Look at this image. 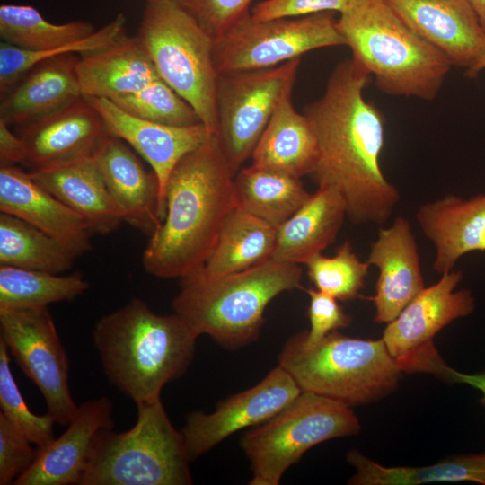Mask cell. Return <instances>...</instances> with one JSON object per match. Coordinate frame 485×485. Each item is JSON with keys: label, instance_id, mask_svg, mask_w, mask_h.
Wrapping results in <instances>:
<instances>
[{"label": "cell", "instance_id": "cell-20", "mask_svg": "<svg viewBox=\"0 0 485 485\" xmlns=\"http://www.w3.org/2000/svg\"><path fill=\"white\" fill-rule=\"evenodd\" d=\"M0 210L44 231L76 257L93 248L84 220L17 165L0 167Z\"/></svg>", "mask_w": 485, "mask_h": 485}, {"label": "cell", "instance_id": "cell-21", "mask_svg": "<svg viewBox=\"0 0 485 485\" xmlns=\"http://www.w3.org/2000/svg\"><path fill=\"white\" fill-rule=\"evenodd\" d=\"M93 158L124 223L152 236L162 223L159 184L154 173L145 169L126 142L110 134Z\"/></svg>", "mask_w": 485, "mask_h": 485}, {"label": "cell", "instance_id": "cell-45", "mask_svg": "<svg viewBox=\"0 0 485 485\" xmlns=\"http://www.w3.org/2000/svg\"><path fill=\"white\" fill-rule=\"evenodd\" d=\"M483 69H485V53L472 67L465 71V75L473 78Z\"/></svg>", "mask_w": 485, "mask_h": 485}, {"label": "cell", "instance_id": "cell-25", "mask_svg": "<svg viewBox=\"0 0 485 485\" xmlns=\"http://www.w3.org/2000/svg\"><path fill=\"white\" fill-rule=\"evenodd\" d=\"M30 173L78 215L93 234L107 235L124 223L93 156Z\"/></svg>", "mask_w": 485, "mask_h": 485}, {"label": "cell", "instance_id": "cell-22", "mask_svg": "<svg viewBox=\"0 0 485 485\" xmlns=\"http://www.w3.org/2000/svg\"><path fill=\"white\" fill-rule=\"evenodd\" d=\"M435 247L433 269L441 275L472 251H485V193L469 198L447 194L421 205L415 215Z\"/></svg>", "mask_w": 485, "mask_h": 485}, {"label": "cell", "instance_id": "cell-13", "mask_svg": "<svg viewBox=\"0 0 485 485\" xmlns=\"http://www.w3.org/2000/svg\"><path fill=\"white\" fill-rule=\"evenodd\" d=\"M463 277V272L454 269L442 274L436 283L425 287L387 323L382 340L403 372L437 375L445 365L433 346V338L475 309L471 290L455 289Z\"/></svg>", "mask_w": 485, "mask_h": 485}, {"label": "cell", "instance_id": "cell-15", "mask_svg": "<svg viewBox=\"0 0 485 485\" xmlns=\"http://www.w3.org/2000/svg\"><path fill=\"white\" fill-rule=\"evenodd\" d=\"M30 172L93 156L109 135L105 124L81 96L59 110L16 128Z\"/></svg>", "mask_w": 485, "mask_h": 485}, {"label": "cell", "instance_id": "cell-31", "mask_svg": "<svg viewBox=\"0 0 485 485\" xmlns=\"http://www.w3.org/2000/svg\"><path fill=\"white\" fill-rule=\"evenodd\" d=\"M77 257L57 239L13 215L0 214V265L60 274Z\"/></svg>", "mask_w": 485, "mask_h": 485}, {"label": "cell", "instance_id": "cell-11", "mask_svg": "<svg viewBox=\"0 0 485 485\" xmlns=\"http://www.w3.org/2000/svg\"><path fill=\"white\" fill-rule=\"evenodd\" d=\"M301 57L269 68L219 75L216 138L235 174L253 150L286 93L293 89Z\"/></svg>", "mask_w": 485, "mask_h": 485}, {"label": "cell", "instance_id": "cell-39", "mask_svg": "<svg viewBox=\"0 0 485 485\" xmlns=\"http://www.w3.org/2000/svg\"><path fill=\"white\" fill-rule=\"evenodd\" d=\"M209 34L220 37L248 13L251 0H177Z\"/></svg>", "mask_w": 485, "mask_h": 485}, {"label": "cell", "instance_id": "cell-36", "mask_svg": "<svg viewBox=\"0 0 485 485\" xmlns=\"http://www.w3.org/2000/svg\"><path fill=\"white\" fill-rule=\"evenodd\" d=\"M112 101L127 113L154 122L172 126L201 122L194 109L162 78Z\"/></svg>", "mask_w": 485, "mask_h": 485}, {"label": "cell", "instance_id": "cell-6", "mask_svg": "<svg viewBox=\"0 0 485 485\" xmlns=\"http://www.w3.org/2000/svg\"><path fill=\"white\" fill-rule=\"evenodd\" d=\"M278 365L302 392L316 393L349 407L380 400L399 384L402 369L380 340H364L332 331L313 345L299 333L278 355Z\"/></svg>", "mask_w": 485, "mask_h": 485}, {"label": "cell", "instance_id": "cell-34", "mask_svg": "<svg viewBox=\"0 0 485 485\" xmlns=\"http://www.w3.org/2000/svg\"><path fill=\"white\" fill-rule=\"evenodd\" d=\"M127 18L119 13L84 39L50 51L24 49L4 41L0 44V94L5 93L37 64L61 55L92 52L106 47L125 32Z\"/></svg>", "mask_w": 485, "mask_h": 485}, {"label": "cell", "instance_id": "cell-41", "mask_svg": "<svg viewBox=\"0 0 485 485\" xmlns=\"http://www.w3.org/2000/svg\"><path fill=\"white\" fill-rule=\"evenodd\" d=\"M354 0H264L256 4L251 17L266 21L284 17H300L324 12H345Z\"/></svg>", "mask_w": 485, "mask_h": 485}, {"label": "cell", "instance_id": "cell-17", "mask_svg": "<svg viewBox=\"0 0 485 485\" xmlns=\"http://www.w3.org/2000/svg\"><path fill=\"white\" fill-rule=\"evenodd\" d=\"M84 98L99 113L109 134L122 139L150 164L159 184L163 221L165 188L172 170L184 155L212 135L201 122L190 126L162 124L132 116L109 99Z\"/></svg>", "mask_w": 485, "mask_h": 485}, {"label": "cell", "instance_id": "cell-30", "mask_svg": "<svg viewBox=\"0 0 485 485\" xmlns=\"http://www.w3.org/2000/svg\"><path fill=\"white\" fill-rule=\"evenodd\" d=\"M348 463L355 473L351 485H417L429 482L472 481L485 485V453L455 456L428 466L386 467L352 449Z\"/></svg>", "mask_w": 485, "mask_h": 485}, {"label": "cell", "instance_id": "cell-5", "mask_svg": "<svg viewBox=\"0 0 485 485\" xmlns=\"http://www.w3.org/2000/svg\"><path fill=\"white\" fill-rule=\"evenodd\" d=\"M298 264L269 259L240 272L201 279L181 280L173 312L200 336L235 348L255 341L268 304L286 291L303 288Z\"/></svg>", "mask_w": 485, "mask_h": 485}, {"label": "cell", "instance_id": "cell-10", "mask_svg": "<svg viewBox=\"0 0 485 485\" xmlns=\"http://www.w3.org/2000/svg\"><path fill=\"white\" fill-rule=\"evenodd\" d=\"M346 46L334 12L257 21L251 12L214 40L218 75L265 69L322 48Z\"/></svg>", "mask_w": 485, "mask_h": 485}, {"label": "cell", "instance_id": "cell-1", "mask_svg": "<svg viewBox=\"0 0 485 485\" xmlns=\"http://www.w3.org/2000/svg\"><path fill=\"white\" fill-rule=\"evenodd\" d=\"M370 80L371 75L352 58L343 60L330 75L322 97L303 110L318 145L310 176L318 187L340 191L347 217L356 225L385 223L400 200L381 168L385 121L364 97Z\"/></svg>", "mask_w": 485, "mask_h": 485}, {"label": "cell", "instance_id": "cell-28", "mask_svg": "<svg viewBox=\"0 0 485 485\" xmlns=\"http://www.w3.org/2000/svg\"><path fill=\"white\" fill-rule=\"evenodd\" d=\"M276 239V227L235 207L203 268L190 278L213 279L260 264L272 258Z\"/></svg>", "mask_w": 485, "mask_h": 485}, {"label": "cell", "instance_id": "cell-26", "mask_svg": "<svg viewBox=\"0 0 485 485\" xmlns=\"http://www.w3.org/2000/svg\"><path fill=\"white\" fill-rule=\"evenodd\" d=\"M347 216L345 200L333 187L320 186L308 200L277 228L272 259L304 264L334 242Z\"/></svg>", "mask_w": 485, "mask_h": 485}, {"label": "cell", "instance_id": "cell-19", "mask_svg": "<svg viewBox=\"0 0 485 485\" xmlns=\"http://www.w3.org/2000/svg\"><path fill=\"white\" fill-rule=\"evenodd\" d=\"M367 262L378 269L374 321L388 323L425 287L418 244L410 222L398 216L381 227L371 243Z\"/></svg>", "mask_w": 485, "mask_h": 485}, {"label": "cell", "instance_id": "cell-12", "mask_svg": "<svg viewBox=\"0 0 485 485\" xmlns=\"http://www.w3.org/2000/svg\"><path fill=\"white\" fill-rule=\"evenodd\" d=\"M0 339L42 394L47 413L67 426L77 406L69 386V361L48 306L0 309Z\"/></svg>", "mask_w": 485, "mask_h": 485}, {"label": "cell", "instance_id": "cell-4", "mask_svg": "<svg viewBox=\"0 0 485 485\" xmlns=\"http://www.w3.org/2000/svg\"><path fill=\"white\" fill-rule=\"evenodd\" d=\"M337 26L351 58L374 75L379 91L425 101L437 97L452 63L410 30L385 0H354Z\"/></svg>", "mask_w": 485, "mask_h": 485}, {"label": "cell", "instance_id": "cell-16", "mask_svg": "<svg viewBox=\"0 0 485 485\" xmlns=\"http://www.w3.org/2000/svg\"><path fill=\"white\" fill-rule=\"evenodd\" d=\"M113 428V405L101 396L77 409L66 430L37 457L13 485H80L103 435Z\"/></svg>", "mask_w": 485, "mask_h": 485}, {"label": "cell", "instance_id": "cell-7", "mask_svg": "<svg viewBox=\"0 0 485 485\" xmlns=\"http://www.w3.org/2000/svg\"><path fill=\"white\" fill-rule=\"evenodd\" d=\"M137 36L160 77L215 135L219 75L213 59V38L177 0L146 2Z\"/></svg>", "mask_w": 485, "mask_h": 485}, {"label": "cell", "instance_id": "cell-27", "mask_svg": "<svg viewBox=\"0 0 485 485\" xmlns=\"http://www.w3.org/2000/svg\"><path fill=\"white\" fill-rule=\"evenodd\" d=\"M287 91L269 119L251 155L252 165L295 177L310 175L318 158L313 128L295 109Z\"/></svg>", "mask_w": 485, "mask_h": 485}, {"label": "cell", "instance_id": "cell-46", "mask_svg": "<svg viewBox=\"0 0 485 485\" xmlns=\"http://www.w3.org/2000/svg\"><path fill=\"white\" fill-rule=\"evenodd\" d=\"M154 1H160V0H146V2H154Z\"/></svg>", "mask_w": 485, "mask_h": 485}, {"label": "cell", "instance_id": "cell-23", "mask_svg": "<svg viewBox=\"0 0 485 485\" xmlns=\"http://www.w3.org/2000/svg\"><path fill=\"white\" fill-rule=\"evenodd\" d=\"M68 53L46 59L0 94V119L15 128L50 114L82 96L76 66Z\"/></svg>", "mask_w": 485, "mask_h": 485}, {"label": "cell", "instance_id": "cell-24", "mask_svg": "<svg viewBox=\"0 0 485 485\" xmlns=\"http://www.w3.org/2000/svg\"><path fill=\"white\" fill-rule=\"evenodd\" d=\"M76 72L82 96L110 101L161 78L138 37L125 32L106 47L80 55Z\"/></svg>", "mask_w": 485, "mask_h": 485}, {"label": "cell", "instance_id": "cell-9", "mask_svg": "<svg viewBox=\"0 0 485 485\" xmlns=\"http://www.w3.org/2000/svg\"><path fill=\"white\" fill-rule=\"evenodd\" d=\"M360 431L351 407L316 393H301L267 421L251 428L241 447L251 469L250 485H278L287 470L310 448Z\"/></svg>", "mask_w": 485, "mask_h": 485}, {"label": "cell", "instance_id": "cell-37", "mask_svg": "<svg viewBox=\"0 0 485 485\" xmlns=\"http://www.w3.org/2000/svg\"><path fill=\"white\" fill-rule=\"evenodd\" d=\"M6 344L0 339V407L2 413L38 449L48 445L56 437V422L47 413L36 415L27 406L16 384Z\"/></svg>", "mask_w": 485, "mask_h": 485}, {"label": "cell", "instance_id": "cell-32", "mask_svg": "<svg viewBox=\"0 0 485 485\" xmlns=\"http://www.w3.org/2000/svg\"><path fill=\"white\" fill-rule=\"evenodd\" d=\"M89 288L79 272L68 275L0 265V309L69 302Z\"/></svg>", "mask_w": 485, "mask_h": 485}, {"label": "cell", "instance_id": "cell-14", "mask_svg": "<svg viewBox=\"0 0 485 485\" xmlns=\"http://www.w3.org/2000/svg\"><path fill=\"white\" fill-rule=\"evenodd\" d=\"M301 392L293 377L278 365L256 385L218 402L214 411L189 413L181 433L190 461L232 434L271 419Z\"/></svg>", "mask_w": 485, "mask_h": 485}, {"label": "cell", "instance_id": "cell-40", "mask_svg": "<svg viewBox=\"0 0 485 485\" xmlns=\"http://www.w3.org/2000/svg\"><path fill=\"white\" fill-rule=\"evenodd\" d=\"M310 303V329L299 332L305 345H313L332 331L351 324V316L344 312L338 299L317 289H306Z\"/></svg>", "mask_w": 485, "mask_h": 485}, {"label": "cell", "instance_id": "cell-18", "mask_svg": "<svg viewBox=\"0 0 485 485\" xmlns=\"http://www.w3.org/2000/svg\"><path fill=\"white\" fill-rule=\"evenodd\" d=\"M416 35L453 66L472 67L485 53V31L466 0H385Z\"/></svg>", "mask_w": 485, "mask_h": 485}, {"label": "cell", "instance_id": "cell-3", "mask_svg": "<svg viewBox=\"0 0 485 485\" xmlns=\"http://www.w3.org/2000/svg\"><path fill=\"white\" fill-rule=\"evenodd\" d=\"M198 336L178 313L157 314L140 298L101 316L93 331L106 377L136 405L161 398L186 373Z\"/></svg>", "mask_w": 485, "mask_h": 485}, {"label": "cell", "instance_id": "cell-35", "mask_svg": "<svg viewBox=\"0 0 485 485\" xmlns=\"http://www.w3.org/2000/svg\"><path fill=\"white\" fill-rule=\"evenodd\" d=\"M307 275L315 289L340 301H351L360 296L370 264L354 252L351 242L346 241L331 257L318 253L305 261Z\"/></svg>", "mask_w": 485, "mask_h": 485}, {"label": "cell", "instance_id": "cell-43", "mask_svg": "<svg viewBox=\"0 0 485 485\" xmlns=\"http://www.w3.org/2000/svg\"><path fill=\"white\" fill-rule=\"evenodd\" d=\"M439 376H444L445 379L452 382L470 385L480 391L481 397L480 398L479 402L485 407V372L465 374L445 365Z\"/></svg>", "mask_w": 485, "mask_h": 485}, {"label": "cell", "instance_id": "cell-33", "mask_svg": "<svg viewBox=\"0 0 485 485\" xmlns=\"http://www.w3.org/2000/svg\"><path fill=\"white\" fill-rule=\"evenodd\" d=\"M93 31V25L84 21L52 23L31 5L4 4L0 6L2 41L24 49L50 51L81 40Z\"/></svg>", "mask_w": 485, "mask_h": 485}, {"label": "cell", "instance_id": "cell-38", "mask_svg": "<svg viewBox=\"0 0 485 485\" xmlns=\"http://www.w3.org/2000/svg\"><path fill=\"white\" fill-rule=\"evenodd\" d=\"M0 413V485L14 484L34 463L38 448Z\"/></svg>", "mask_w": 485, "mask_h": 485}, {"label": "cell", "instance_id": "cell-8", "mask_svg": "<svg viewBox=\"0 0 485 485\" xmlns=\"http://www.w3.org/2000/svg\"><path fill=\"white\" fill-rule=\"evenodd\" d=\"M135 425L101 437L80 485H190V462L181 431L161 398L137 404Z\"/></svg>", "mask_w": 485, "mask_h": 485}, {"label": "cell", "instance_id": "cell-44", "mask_svg": "<svg viewBox=\"0 0 485 485\" xmlns=\"http://www.w3.org/2000/svg\"><path fill=\"white\" fill-rule=\"evenodd\" d=\"M476 13L481 26L485 31V0H466Z\"/></svg>", "mask_w": 485, "mask_h": 485}, {"label": "cell", "instance_id": "cell-29", "mask_svg": "<svg viewBox=\"0 0 485 485\" xmlns=\"http://www.w3.org/2000/svg\"><path fill=\"white\" fill-rule=\"evenodd\" d=\"M236 207L278 228L310 198L301 178L251 165L234 178Z\"/></svg>", "mask_w": 485, "mask_h": 485}, {"label": "cell", "instance_id": "cell-42", "mask_svg": "<svg viewBox=\"0 0 485 485\" xmlns=\"http://www.w3.org/2000/svg\"><path fill=\"white\" fill-rule=\"evenodd\" d=\"M26 148L17 133L11 131L10 126L0 119V163L1 165L24 164Z\"/></svg>", "mask_w": 485, "mask_h": 485}, {"label": "cell", "instance_id": "cell-2", "mask_svg": "<svg viewBox=\"0 0 485 485\" xmlns=\"http://www.w3.org/2000/svg\"><path fill=\"white\" fill-rule=\"evenodd\" d=\"M234 178L215 135L180 160L166 184L164 217L143 252L148 274L181 280L203 268L236 207Z\"/></svg>", "mask_w": 485, "mask_h": 485}]
</instances>
